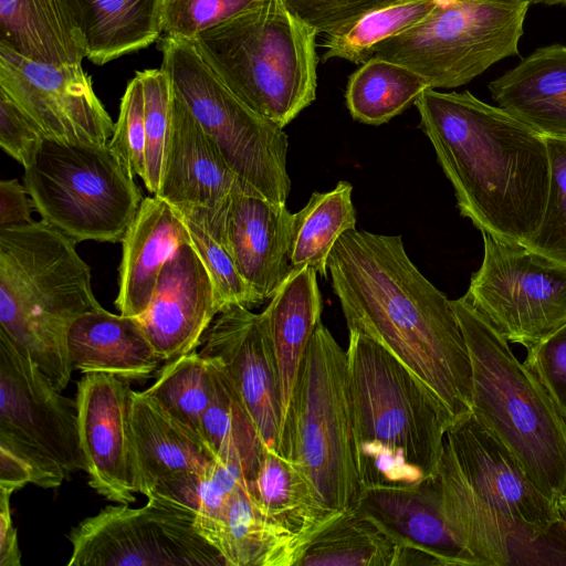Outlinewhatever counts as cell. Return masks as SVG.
Listing matches in <instances>:
<instances>
[{
  "instance_id": "cell-1",
  "label": "cell",
  "mask_w": 566,
  "mask_h": 566,
  "mask_svg": "<svg viewBox=\"0 0 566 566\" xmlns=\"http://www.w3.org/2000/svg\"><path fill=\"white\" fill-rule=\"evenodd\" d=\"M348 331L394 355L457 422L472 410V371L451 300L408 258L400 235L344 232L328 258Z\"/></svg>"
},
{
  "instance_id": "cell-2",
  "label": "cell",
  "mask_w": 566,
  "mask_h": 566,
  "mask_svg": "<svg viewBox=\"0 0 566 566\" xmlns=\"http://www.w3.org/2000/svg\"><path fill=\"white\" fill-rule=\"evenodd\" d=\"M415 106L461 216L482 233L527 247L549 190L545 136L469 91L428 88Z\"/></svg>"
},
{
  "instance_id": "cell-3",
  "label": "cell",
  "mask_w": 566,
  "mask_h": 566,
  "mask_svg": "<svg viewBox=\"0 0 566 566\" xmlns=\"http://www.w3.org/2000/svg\"><path fill=\"white\" fill-rule=\"evenodd\" d=\"M347 354L360 488L412 485L437 474L449 415L387 349L349 331Z\"/></svg>"
},
{
  "instance_id": "cell-4",
  "label": "cell",
  "mask_w": 566,
  "mask_h": 566,
  "mask_svg": "<svg viewBox=\"0 0 566 566\" xmlns=\"http://www.w3.org/2000/svg\"><path fill=\"white\" fill-rule=\"evenodd\" d=\"M76 242L44 220L0 229V332L62 391L71 380L66 337L101 307Z\"/></svg>"
},
{
  "instance_id": "cell-5",
  "label": "cell",
  "mask_w": 566,
  "mask_h": 566,
  "mask_svg": "<svg viewBox=\"0 0 566 566\" xmlns=\"http://www.w3.org/2000/svg\"><path fill=\"white\" fill-rule=\"evenodd\" d=\"M451 305L471 361V413L557 503L566 495V421L543 384L465 295Z\"/></svg>"
},
{
  "instance_id": "cell-6",
  "label": "cell",
  "mask_w": 566,
  "mask_h": 566,
  "mask_svg": "<svg viewBox=\"0 0 566 566\" xmlns=\"http://www.w3.org/2000/svg\"><path fill=\"white\" fill-rule=\"evenodd\" d=\"M318 34L282 0H263L191 43L238 97L284 128L316 97Z\"/></svg>"
},
{
  "instance_id": "cell-7",
  "label": "cell",
  "mask_w": 566,
  "mask_h": 566,
  "mask_svg": "<svg viewBox=\"0 0 566 566\" xmlns=\"http://www.w3.org/2000/svg\"><path fill=\"white\" fill-rule=\"evenodd\" d=\"M276 450L303 472L326 507L356 506L361 488L347 354L322 322L305 350Z\"/></svg>"
},
{
  "instance_id": "cell-8",
  "label": "cell",
  "mask_w": 566,
  "mask_h": 566,
  "mask_svg": "<svg viewBox=\"0 0 566 566\" xmlns=\"http://www.w3.org/2000/svg\"><path fill=\"white\" fill-rule=\"evenodd\" d=\"M23 179L42 220L76 243L122 242L143 201L108 145L44 137Z\"/></svg>"
},
{
  "instance_id": "cell-9",
  "label": "cell",
  "mask_w": 566,
  "mask_h": 566,
  "mask_svg": "<svg viewBox=\"0 0 566 566\" xmlns=\"http://www.w3.org/2000/svg\"><path fill=\"white\" fill-rule=\"evenodd\" d=\"M161 69L233 174L265 199L286 203L291 181L283 128L238 97L190 41L165 35Z\"/></svg>"
},
{
  "instance_id": "cell-10",
  "label": "cell",
  "mask_w": 566,
  "mask_h": 566,
  "mask_svg": "<svg viewBox=\"0 0 566 566\" xmlns=\"http://www.w3.org/2000/svg\"><path fill=\"white\" fill-rule=\"evenodd\" d=\"M530 6L523 0H440L423 20L380 43L374 55L412 69L431 88H455L518 55Z\"/></svg>"
},
{
  "instance_id": "cell-11",
  "label": "cell",
  "mask_w": 566,
  "mask_h": 566,
  "mask_svg": "<svg viewBox=\"0 0 566 566\" xmlns=\"http://www.w3.org/2000/svg\"><path fill=\"white\" fill-rule=\"evenodd\" d=\"M0 446L31 468L32 483L59 488L86 470L76 400L62 396L33 360L0 332Z\"/></svg>"
},
{
  "instance_id": "cell-12",
  "label": "cell",
  "mask_w": 566,
  "mask_h": 566,
  "mask_svg": "<svg viewBox=\"0 0 566 566\" xmlns=\"http://www.w3.org/2000/svg\"><path fill=\"white\" fill-rule=\"evenodd\" d=\"M143 507L107 505L72 528L69 566H227L195 514L155 494Z\"/></svg>"
},
{
  "instance_id": "cell-13",
  "label": "cell",
  "mask_w": 566,
  "mask_h": 566,
  "mask_svg": "<svg viewBox=\"0 0 566 566\" xmlns=\"http://www.w3.org/2000/svg\"><path fill=\"white\" fill-rule=\"evenodd\" d=\"M465 297L509 342L532 348L566 324V265L482 233Z\"/></svg>"
},
{
  "instance_id": "cell-14",
  "label": "cell",
  "mask_w": 566,
  "mask_h": 566,
  "mask_svg": "<svg viewBox=\"0 0 566 566\" xmlns=\"http://www.w3.org/2000/svg\"><path fill=\"white\" fill-rule=\"evenodd\" d=\"M0 91L45 138L107 145L114 123L82 63L54 65L0 45Z\"/></svg>"
},
{
  "instance_id": "cell-15",
  "label": "cell",
  "mask_w": 566,
  "mask_h": 566,
  "mask_svg": "<svg viewBox=\"0 0 566 566\" xmlns=\"http://www.w3.org/2000/svg\"><path fill=\"white\" fill-rule=\"evenodd\" d=\"M440 462L482 500L536 533L564 526L557 503L538 490L515 455L472 413L447 430Z\"/></svg>"
},
{
  "instance_id": "cell-16",
  "label": "cell",
  "mask_w": 566,
  "mask_h": 566,
  "mask_svg": "<svg viewBox=\"0 0 566 566\" xmlns=\"http://www.w3.org/2000/svg\"><path fill=\"white\" fill-rule=\"evenodd\" d=\"M439 481L446 521L476 565H566V525L538 534L472 492L444 463Z\"/></svg>"
},
{
  "instance_id": "cell-17",
  "label": "cell",
  "mask_w": 566,
  "mask_h": 566,
  "mask_svg": "<svg viewBox=\"0 0 566 566\" xmlns=\"http://www.w3.org/2000/svg\"><path fill=\"white\" fill-rule=\"evenodd\" d=\"M129 380L109 374H84L76 406L88 484L106 500H136L137 471L130 429Z\"/></svg>"
},
{
  "instance_id": "cell-18",
  "label": "cell",
  "mask_w": 566,
  "mask_h": 566,
  "mask_svg": "<svg viewBox=\"0 0 566 566\" xmlns=\"http://www.w3.org/2000/svg\"><path fill=\"white\" fill-rule=\"evenodd\" d=\"M200 354L229 375L261 440L276 449L283 419L276 360L263 315L242 305L218 314Z\"/></svg>"
},
{
  "instance_id": "cell-19",
  "label": "cell",
  "mask_w": 566,
  "mask_h": 566,
  "mask_svg": "<svg viewBox=\"0 0 566 566\" xmlns=\"http://www.w3.org/2000/svg\"><path fill=\"white\" fill-rule=\"evenodd\" d=\"M219 314L209 273L191 243L165 263L151 301L138 317L163 361L193 352Z\"/></svg>"
},
{
  "instance_id": "cell-20",
  "label": "cell",
  "mask_w": 566,
  "mask_h": 566,
  "mask_svg": "<svg viewBox=\"0 0 566 566\" xmlns=\"http://www.w3.org/2000/svg\"><path fill=\"white\" fill-rule=\"evenodd\" d=\"M356 507L407 551L410 566L475 565L446 521L437 474L412 485H364Z\"/></svg>"
},
{
  "instance_id": "cell-21",
  "label": "cell",
  "mask_w": 566,
  "mask_h": 566,
  "mask_svg": "<svg viewBox=\"0 0 566 566\" xmlns=\"http://www.w3.org/2000/svg\"><path fill=\"white\" fill-rule=\"evenodd\" d=\"M239 184L243 182L172 90L170 130L155 196L178 211L203 208L219 218L226 214Z\"/></svg>"
},
{
  "instance_id": "cell-22",
  "label": "cell",
  "mask_w": 566,
  "mask_h": 566,
  "mask_svg": "<svg viewBox=\"0 0 566 566\" xmlns=\"http://www.w3.org/2000/svg\"><path fill=\"white\" fill-rule=\"evenodd\" d=\"M294 213L239 184L217 235L240 274L264 302L291 271Z\"/></svg>"
},
{
  "instance_id": "cell-23",
  "label": "cell",
  "mask_w": 566,
  "mask_h": 566,
  "mask_svg": "<svg viewBox=\"0 0 566 566\" xmlns=\"http://www.w3.org/2000/svg\"><path fill=\"white\" fill-rule=\"evenodd\" d=\"M185 243L190 237L181 214L160 197L143 199L122 240L115 301L120 314L139 317L147 310L165 263Z\"/></svg>"
},
{
  "instance_id": "cell-24",
  "label": "cell",
  "mask_w": 566,
  "mask_h": 566,
  "mask_svg": "<svg viewBox=\"0 0 566 566\" xmlns=\"http://www.w3.org/2000/svg\"><path fill=\"white\" fill-rule=\"evenodd\" d=\"M66 345L73 369L83 374L142 380L150 377L163 361L138 317L113 314L102 306L73 321Z\"/></svg>"
},
{
  "instance_id": "cell-25",
  "label": "cell",
  "mask_w": 566,
  "mask_h": 566,
  "mask_svg": "<svg viewBox=\"0 0 566 566\" xmlns=\"http://www.w3.org/2000/svg\"><path fill=\"white\" fill-rule=\"evenodd\" d=\"M130 429L137 492L145 496L165 479L185 472H206L218 461L202 439L145 391L132 392Z\"/></svg>"
},
{
  "instance_id": "cell-26",
  "label": "cell",
  "mask_w": 566,
  "mask_h": 566,
  "mask_svg": "<svg viewBox=\"0 0 566 566\" xmlns=\"http://www.w3.org/2000/svg\"><path fill=\"white\" fill-rule=\"evenodd\" d=\"M488 86L497 106L525 125L566 138V45L536 49Z\"/></svg>"
},
{
  "instance_id": "cell-27",
  "label": "cell",
  "mask_w": 566,
  "mask_h": 566,
  "mask_svg": "<svg viewBox=\"0 0 566 566\" xmlns=\"http://www.w3.org/2000/svg\"><path fill=\"white\" fill-rule=\"evenodd\" d=\"M316 274L311 266L292 268L261 312L276 360L283 419L305 350L322 322L323 303Z\"/></svg>"
},
{
  "instance_id": "cell-28",
  "label": "cell",
  "mask_w": 566,
  "mask_h": 566,
  "mask_svg": "<svg viewBox=\"0 0 566 566\" xmlns=\"http://www.w3.org/2000/svg\"><path fill=\"white\" fill-rule=\"evenodd\" d=\"M0 45L54 65L86 57L70 0H0Z\"/></svg>"
},
{
  "instance_id": "cell-29",
  "label": "cell",
  "mask_w": 566,
  "mask_h": 566,
  "mask_svg": "<svg viewBox=\"0 0 566 566\" xmlns=\"http://www.w3.org/2000/svg\"><path fill=\"white\" fill-rule=\"evenodd\" d=\"M252 501L308 545L346 512L326 507L303 472L276 449L264 447L253 479L245 483Z\"/></svg>"
},
{
  "instance_id": "cell-30",
  "label": "cell",
  "mask_w": 566,
  "mask_h": 566,
  "mask_svg": "<svg viewBox=\"0 0 566 566\" xmlns=\"http://www.w3.org/2000/svg\"><path fill=\"white\" fill-rule=\"evenodd\" d=\"M307 546L252 501L245 482L232 495L214 542L227 566H297Z\"/></svg>"
},
{
  "instance_id": "cell-31",
  "label": "cell",
  "mask_w": 566,
  "mask_h": 566,
  "mask_svg": "<svg viewBox=\"0 0 566 566\" xmlns=\"http://www.w3.org/2000/svg\"><path fill=\"white\" fill-rule=\"evenodd\" d=\"M86 57L97 65L133 53L163 34L164 0H70Z\"/></svg>"
},
{
  "instance_id": "cell-32",
  "label": "cell",
  "mask_w": 566,
  "mask_h": 566,
  "mask_svg": "<svg viewBox=\"0 0 566 566\" xmlns=\"http://www.w3.org/2000/svg\"><path fill=\"white\" fill-rule=\"evenodd\" d=\"M297 566H410L407 551L376 520L354 507L321 532Z\"/></svg>"
},
{
  "instance_id": "cell-33",
  "label": "cell",
  "mask_w": 566,
  "mask_h": 566,
  "mask_svg": "<svg viewBox=\"0 0 566 566\" xmlns=\"http://www.w3.org/2000/svg\"><path fill=\"white\" fill-rule=\"evenodd\" d=\"M428 88L429 82L412 69L374 55L349 76L346 106L355 120L381 125L415 105Z\"/></svg>"
},
{
  "instance_id": "cell-34",
  "label": "cell",
  "mask_w": 566,
  "mask_h": 566,
  "mask_svg": "<svg viewBox=\"0 0 566 566\" xmlns=\"http://www.w3.org/2000/svg\"><path fill=\"white\" fill-rule=\"evenodd\" d=\"M209 360L214 369V395L202 418V439L219 461L239 464L248 483L265 444L224 368Z\"/></svg>"
},
{
  "instance_id": "cell-35",
  "label": "cell",
  "mask_w": 566,
  "mask_h": 566,
  "mask_svg": "<svg viewBox=\"0 0 566 566\" xmlns=\"http://www.w3.org/2000/svg\"><path fill=\"white\" fill-rule=\"evenodd\" d=\"M353 187L339 181L333 190L313 192L307 203L294 213L291 266H311L327 277V262L340 235L356 229L352 201Z\"/></svg>"
},
{
  "instance_id": "cell-36",
  "label": "cell",
  "mask_w": 566,
  "mask_h": 566,
  "mask_svg": "<svg viewBox=\"0 0 566 566\" xmlns=\"http://www.w3.org/2000/svg\"><path fill=\"white\" fill-rule=\"evenodd\" d=\"M440 0H385L336 31L324 34L322 60L343 59L361 64L382 42L423 20Z\"/></svg>"
},
{
  "instance_id": "cell-37",
  "label": "cell",
  "mask_w": 566,
  "mask_h": 566,
  "mask_svg": "<svg viewBox=\"0 0 566 566\" xmlns=\"http://www.w3.org/2000/svg\"><path fill=\"white\" fill-rule=\"evenodd\" d=\"M243 482L239 464L218 460L206 472H185L160 481L150 494L191 511L197 530L214 546L227 506Z\"/></svg>"
},
{
  "instance_id": "cell-38",
  "label": "cell",
  "mask_w": 566,
  "mask_h": 566,
  "mask_svg": "<svg viewBox=\"0 0 566 566\" xmlns=\"http://www.w3.org/2000/svg\"><path fill=\"white\" fill-rule=\"evenodd\" d=\"M144 391L169 416L202 439V418L214 395L211 360L193 350L167 361L155 382Z\"/></svg>"
},
{
  "instance_id": "cell-39",
  "label": "cell",
  "mask_w": 566,
  "mask_h": 566,
  "mask_svg": "<svg viewBox=\"0 0 566 566\" xmlns=\"http://www.w3.org/2000/svg\"><path fill=\"white\" fill-rule=\"evenodd\" d=\"M142 81L145 103V177L147 190L157 193L171 120L172 88L160 69L136 72Z\"/></svg>"
},
{
  "instance_id": "cell-40",
  "label": "cell",
  "mask_w": 566,
  "mask_h": 566,
  "mask_svg": "<svg viewBox=\"0 0 566 566\" xmlns=\"http://www.w3.org/2000/svg\"><path fill=\"white\" fill-rule=\"evenodd\" d=\"M181 217L188 229L190 243L211 279L219 313L233 305L251 308L262 304V300L240 274L226 247L198 220L184 214Z\"/></svg>"
},
{
  "instance_id": "cell-41",
  "label": "cell",
  "mask_w": 566,
  "mask_h": 566,
  "mask_svg": "<svg viewBox=\"0 0 566 566\" xmlns=\"http://www.w3.org/2000/svg\"><path fill=\"white\" fill-rule=\"evenodd\" d=\"M545 138L551 164L547 203L539 230L526 248L566 265V138Z\"/></svg>"
},
{
  "instance_id": "cell-42",
  "label": "cell",
  "mask_w": 566,
  "mask_h": 566,
  "mask_svg": "<svg viewBox=\"0 0 566 566\" xmlns=\"http://www.w3.org/2000/svg\"><path fill=\"white\" fill-rule=\"evenodd\" d=\"M263 0H164L161 29L167 36L192 41L202 32L250 10Z\"/></svg>"
},
{
  "instance_id": "cell-43",
  "label": "cell",
  "mask_w": 566,
  "mask_h": 566,
  "mask_svg": "<svg viewBox=\"0 0 566 566\" xmlns=\"http://www.w3.org/2000/svg\"><path fill=\"white\" fill-rule=\"evenodd\" d=\"M107 145L134 176L144 179L145 103L142 81L137 73L128 82L120 99L118 119Z\"/></svg>"
},
{
  "instance_id": "cell-44",
  "label": "cell",
  "mask_w": 566,
  "mask_h": 566,
  "mask_svg": "<svg viewBox=\"0 0 566 566\" xmlns=\"http://www.w3.org/2000/svg\"><path fill=\"white\" fill-rule=\"evenodd\" d=\"M524 364L543 384L566 421V324L528 348Z\"/></svg>"
},
{
  "instance_id": "cell-45",
  "label": "cell",
  "mask_w": 566,
  "mask_h": 566,
  "mask_svg": "<svg viewBox=\"0 0 566 566\" xmlns=\"http://www.w3.org/2000/svg\"><path fill=\"white\" fill-rule=\"evenodd\" d=\"M44 138L39 127L0 91V146L24 168Z\"/></svg>"
},
{
  "instance_id": "cell-46",
  "label": "cell",
  "mask_w": 566,
  "mask_h": 566,
  "mask_svg": "<svg viewBox=\"0 0 566 566\" xmlns=\"http://www.w3.org/2000/svg\"><path fill=\"white\" fill-rule=\"evenodd\" d=\"M318 33L328 34L385 0H282Z\"/></svg>"
},
{
  "instance_id": "cell-47",
  "label": "cell",
  "mask_w": 566,
  "mask_h": 566,
  "mask_svg": "<svg viewBox=\"0 0 566 566\" xmlns=\"http://www.w3.org/2000/svg\"><path fill=\"white\" fill-rule=\"evenodd\" d=\"M33 209V200L24 185L17 179L0 182V229L21 228L32 223Z\"/></svg>"
},
{
  "instance_id": "cell-48",
  "label": "cell",
  "mask_w": 566,
  "mask_h": 566,
  "mask_svg": "<svg viewBox=\"0 0 566 566\" xmlns=\"http://www.w3.org/2000/svg\"><path fill=\"white\" fill-rule=\"evenodd\" d=\"M11 494L0 491V566H20L21 553L10 513Z\"/></svg>"
},
{
  "instance_id": "cell-49",
  "label": "cell",
  "mask_w": 566,
  "mask_h": 566,
  "mask_svg": "<svg viewBox=\"0 0 566 566\" xmlns=\"http://www.w3.org/2000/svg\"><path fill=\"white\" fill-rule=\"evenodd\" d=\"M33 475L30 465L9 449L0 446V491L12 493L28 483Z\"/></svg>"
},
{
  "instance_id": "cell-50",
  "label": "cell",
  "mask_w": 566,
  "mask_h": 566,
  "mask_svg": "<svg viewBox=\"0 0 566 566\" xmlns=\"http://www.w3.org/2000/svg\"><path fill=\"white\" fill-rule=\"evenodd\" d=\"M523 1H527L531 4H547V6L563 4V6H566V0H523Z\"/></svg>"
},
{
  "instance_id": "cell-51",
  "label": "cell",
  "mask_w": 566,
  "mask_h": 566,
  "mask_svg": "<svg viewBox=\"0 0 566 566\" xmlns=\"http://www.w3.org/2000/svg\"><path fill=\"white\" fill-rule=\"evenodd\" d=\"M557 506L564 524L566 525V495L557 501Z\"/></svg>"
}]
</instances>
